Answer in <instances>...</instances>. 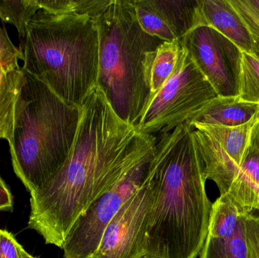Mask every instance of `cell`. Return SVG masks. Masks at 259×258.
<instances>
[{"label":"cell","mask_w":259,"mask_h":258,"mask_svg":"<svg viewBox=\"0 0 259 258\" xmlns=\"http://www.w3.org/2000/svg\"><path fill=\"white\" fill-rule=\"evenodd\" d=\"M13 208L14 201L12 192L0 174V212H12Z\"/></svg>","instance_id":"cell-24"},{"label":"cell","mask_w":259,"mask_h":258,"mask_svg":"<svg viewBox=\"0 0 259 258\" xmlns=\"http://www.w3.org/2000/svg\"><path fill=\"white\" fill-rule=\"evenodd\" d=\"M259 211V191L258 195H257L256 200H255V204H254V211Z\"/></svg>","instance_id":"cell-26"},{"label":"cell","mask_w":259,"mask_h":258,"mask_svg":"<svg viewBox=\"0 0 259 258\" xmlns=\"http://www.w3.org/2000/svg\"><path fill=\"white\" fill-rule=\"evenodd\" d=\"M153 156L130 170L77 218L62 245L64 257H92L108 224L149 178Z\"/></svg>","instance_id":"cell-7"},{"label":"cell","mask_w":259,"mask_h":258,"mask_svg":"<svg viewBox=\"0 0 259 258\" xmlns=\"http://www.w3.org/2000/svg\"><path fill=\"white\" fill-rule=\"evenodd\" d=\"M99 35L97 86L122 121L137 126L150 90L145 74L149 51L163 42L140 27L131 0H109L96 17Z\"/></svg>","instance_id":"cell-5"},{"label":"cell","mask_w":259,"mask_h":258,"mask_svg":"<svg viewBox=\"0 0 259 258\" xmlns=\"http://www.w3.org/2000/svg\"><path fill=\"white\" fill-rule=\"evenodd\" d=\"M240 15L253 41V53L259 57V0H229Z\"/></svg>","instance_id":"cell-20"},{"label":"cell","mask_w":259,"mask_h":258,"mask_svg":"<svg viewBox=\"0 0 259 258\" xmlns=\"http://www.w3.org/2000/svg\"><path fill=\"white\" fill-rule=\"evenodd\" d=\"M183 51L184 45L179 39L172 42L164 41L156 49L148 53L145 61V74L150 96L158 92L170 78Z\"/></svg>","instance_id":"cell-16"},{"label":"cell","mask_w":259,"mask_h":258,"mask_svg":"<svg viewBox=\"0 0 259 258\" xmlns=\"http://www.w3.org/2000/svg\"><path fill=\"white\" fill-rule=\"evenodd\" d=\"M249 215L228 193L220 195L212 203L199 258H251L246 227Z\"/></svg>","instance_id":"cell-11"},{"label":"cell","mask_w":259,"mask_h":258,"mask_svg":"<svg viewBox=\"0 0 259 258\" xmlns=\"http://www.w3.org/2000/svg\"><path fill=\"white\" fill-rule=\"evenodd\" d=\"M39 10L38 0H0V19L17 29L20 45L25 39L29 22Z\"/></svg>","instance_id":"cell-18"},{"label":"cell","mask_w":259,"mask_h":258,"mask_svg":"<svg viewBox=\"0 0 259 258\" xmlns=\"http://www.w3.org/2000/svg\"><path fill=\"white\" fill-rule=\"evenodd\" d=\"M253 138L255 139V142H256L257 146H258L259 149V115L258 123H257L255 129H254Z\"/></svg>","instance_id":"cell-25"},{"label":"cell","mask_w":259,"mask_h":258,"mask_svg":"<svg viewBox=\"0 0 259 258\" xmlns=\"http://www.w3.org/2000/svg\"><path fill=\"white\" fill-rule=\"evenodd\" d=\"M246 227L251 258H259V215L249 214Z\"/></svg>","instance_id":"cell-22"},{"label":"cell","mask_w":259,"mask_h":258,"mask_svg":"<svg viewBox=\"0 0 259 258\" xmlns=\"http://www.w3.org/2000/svg\"><path fill=\"white\" fill-rule=\"evenodd\" d=\"M219 96L184 46L170 78L151 95L136 127L145 134L168 133Z\"/></svg>","instance_id":"cell-6"},{"label":"cell","mask_w":259,"mask_h":258,"mask_svg":"<svg viewBox=\"0 0 259 258\" xmlns=\"http://www.w3.org/2000/svg\"><path fill=\"white\" fill-rule=\"evenodd\" d=\"M27 258H36V257H33V256H32L31 254H30L28 253V254H27Z\"/></svg>","instance_id":"cell-28"},{"label":"cell","mask_w":259,"mask_h":258,"mask_svg":"<svg viewBox=\"0 0 259 258\" xmlns=\"http://www.w3.org/2000/svg\"><path fill=\"white\" fill-rule=\"evenodd\" d=\"M24 72L9 150L15 174L30 194L66 162L77 133L80 109L65 102L42 82Z\"/></svg>","instance_id":"cell-4"},{"label":"cell","mask_w":259,"mask_h":258,"mask_svg":"<svg viewBox=\"0 0 259 258\" xmlns=\"http://www.w3.org/2000/svg\"><path fill=\"white\" fill-rule=\"evenodd\" d=\"M153 159V158H152ZM159 189L153 165L149 178L109 222L91 258H140Z\"/></svg>","instance_id":"cell-8"},{"label":"cell","mask_w":259,"mask_h":258,"mask_svg":"<svg viewBox=\"0 0 259 258\" xmlns=\"http://www.w3.org/2000/svg\"><path fill=\"white\" fill-rule=\"evenodd\" d=\"M219 96H237L242 51L220 32L199 25L181 39Z\"/></svg>","instance_id":"cell-10"},{"label":"cell","mask_w":259,"mask_h":258,"mask_svg":"<svg viewBox=\"0 0 259 258\" xmlns=\"http://www.w3.org/2000/svg\"><path fill=\"white\" fill-rule=\"evenodd\" d=\"M131 1L140 27L161 40H179L199 26V0Z\"/></svg>","instance_id":"cell-12"},{"label":"cell","mask_w":259,"mask_h":258,"mask_svg":"<svg viewBox=\"0 0 259 258\" xmlns=\"http://www.w3.org/2000/svg\"><path fill=\"white\" fill-rule=\"evenodd\" d=\"M152 165L159 189L145 239V254L196 258L208 233L212 203L187 123L159 135Z\"/></svg>","instance_id":"cell-2"},{"label":"cell","mask_w":259,"mask_h":258,"mask_svg":"<svg viewBox=\"0 0 259 258\" xmlns=\"http://www.w3.org/2000/svg\"><path fill=\"white\" fill-rule=\"evenodd\" d=\"M259 191V149L252 134L249 151L228 194L243 210L251 214Z\"/></svg>","instance_id":"cell-15"},{"label":"cell","mask_w":259,"mask_h":258,"mask_svg":"<svg viewBox=\"0 0 259 258\" xmlns=\"http://www.w3.org/2000/svg\"><path fill=\"white\" fill-rule=\"evenodd\" d=\"M24 81L22 69L0 71V139L13 143L17 102Z\"/></svg>","instance_id":"cell-17"},{"label":"cell","mask_w":259,"mask_h":258,"mask_svg":"<svg viewBox=\"0 0 259 258\" xmlns=\"http://www.w3.org/2000/svg\"><path fill=\"white\" fill-rule=\"evenodd\" d=\"M27 254L12 233L0 229V258H27Z\"/></svg>","instance_id":"cell-21"},{"label":"cell","mask_w":259,"mask_h":258,"mask_svg":"<svg viewBox=\"0 0 259 258\" xmlns=\"http://www.w3.org/2000/svg\"><path fill=\"white\" fill-rule=\"evenodd\" d=\"M258 115L239 127L190 126L205 177L217 185L220 195L228 193L238 174L249 151Z\"/></svg>","instance_id":"cell-9"},{"label":"cell","mask_w":259,"mask_h":258,"mask_svg":"<svg viewBox=\"0 0 259 258\" xmlns=\"http://www.w3.org/2000/svg\"><path fill=\"white\" fill-rule=\"evenodd\" d=\"M199 25L213 27L242 51L254 53L252 36L229 0H199Z\"/></svg>","instance_id":"cell-13"},{"label":"cell","mask_w":259,"mask_h":258,"mask_svg":"<svg viewBox=\"0 0 259 258\" xmlns=\"http://www.w3.org/2000/svg\"><path fill=\"white\" fill-rule=\"evenodd\" d=\"M140 258H168V257H161V256H156V255H149V254H144V255L142 256V257H140Z\"/></svg>","instance_id":"cell-27"},{"label":"cell","mask_w":259,"mask_h":258,"mask_svg":"<svg viewBox=\"0 0 259 258\" xmlns=\"http://www.w3.org/2000/svg\"><path fill=\"white\" fill-rule=\"evenodd\" d=\"M259 114V105L246 102L237 96H218L210 101L191 119L189 125L234 127L243 125Z\"/></svg>","instance_id":"cell-14"},{"label":"cell","mask_w":259,"mask_h":258,"mask_svg":"<svg viewBox=\"0 0 259 258\" xmlns=\"http://www.w3.org/2000/svg\"><path fill=\"white\" fill-rule=\"evenodd\" d=\"M20 50L21 69L61 99L80 108L97 86L99 35L96 17L39 10L29 22Z\"/></svg>","instance_id":"cell-3"},{"label":"cell","mask_w":259,"mask_h":258,"mask_svg":"<svg viewBox=\"0 0 259 258\" xmlns=\"http://www.w3.org/2000/svg\"><path fill=\"white\" fill-rule=\"evenodd\" d=\"M0 53L10 57L23 60V54L19 48L15 46L9 39L6 29L0 27Z\"/></svg>","instance_id":"cell-23"},{"label":"cell","mask_w":259,"mask_h":258,"mask_svg":"<svg viewBox=\"0 0 259 258\" xmlns=\"http://www.w3.org/2000/svg\"><path fill=\"white\" fill-rule=\"evenodd\" d=\"M74 143L60 170L30 193L28 228L62 248L77 218L130 170L153 154L157 139L114 112L98 86L80 108Z\"/></svg>","instance_id":"cell-1"},{"label":"cell","mask_w":259,"mask_h":258,"mask_svg":"<svg viewBox=\"0 0 259 258\" xmlns=\"http://www.w3.org/2000/svg\"><path fill=\"white\" fill-rule=\"evenodd\" d=\"M242 101L259 105V57L242 51L239 76V94Z\"/></svg>","instance_id":"cell-19"}]
</instances>
